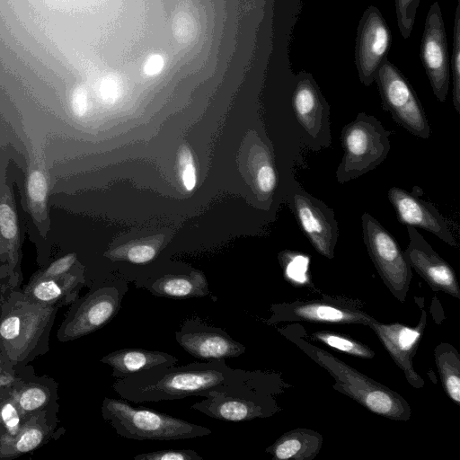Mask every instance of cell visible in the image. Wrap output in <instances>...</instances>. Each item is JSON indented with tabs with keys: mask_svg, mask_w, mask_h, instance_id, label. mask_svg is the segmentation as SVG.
Instances as JSON below:
<instances>
[{
	"mask_svg": "<svg viewBox=\"0 0 460 460\" xmlns=\"http://www.w3.org/2000/svg\"><path fill=\"white\" fill-rule=\"evenodd\" d=\"M252 373L232 368L224 358L213 359L180 367H154L118 378L112 387L122 399L136 403L172 401L207 397L213 391L234 392L250 381Z\"/></svg>",
	"mask_w": 460,
	"mask_h": 460,
	"instance_id": "obj_1",
	"label": "cell"
},
{
	"mask_svg": "<svg viewBox=\"0 0 460 460\" xmlns=\"http://www.w3.org/2000/svg\"><path fill=\"white\" fill-rule=\"evenodd\" d=\"M59 308L37 303L20 289L0 298V353L10 366L28 365L49 352Z\"/></svg>",
	"mask_w": 460,
	"mask_h": 460,
	"instance_id": "obj_2",
	"label": "cell"
},
{
	"mask_svg": "<svg viewBox=\"0 0 460 460\" xmlns=\"http://www.w3.org/2000/svg\"><path fill=\"white\" fill-rule=\"evenodd\" d=\"M289 339L333 377L334 390L349 396L367 410L393 420H409L408 402L391 388L369 378L332 354L315 347L303 338Z\"/></svg>",
	"mask_w": 460,
	"mask_h": 460,
	"instance_id": "obj_3",
	"label": "cell"
},
{
	"mask_svg": "<svg viewBox=\"0 0 460 460\" xmlns=\"http://www.w3.org/2000/svg\"><path fill=\"white\" fill-rule=\"evenodd\" d=\"M283 388L278 374L255 371L252 380L238 390L213 391L204 400L191 405V409L225 421L268 418L281 410L274 395L279 394Z\"/></svg>",
	"mask_w": 460,
	"mask_h": 460,
	"instance_id": "obj_4",
	"label": "cell"
},
{
	"mask_svg": "<svg viewBox=\"0 0 460 460\" xmlns=\"http://www.w3.org/2000/svg\"><path fill=\"white\" fill-rule=\"evenodd\" d=\"M102 418L116 433L135 440H178L204 437L212 433L208 428L143 406L133 407L125 399L105 397Z\"/></svg>",
	"mask_w": 460,
	"mask_h": 460,
	"instance_id": "obj_5",
	"label": "cell"
},
{
	"mask_svg": "<svg viewBox=\"0 0 460 460\" xmlns=\"http://www.w3.org/2000/svg\"><path fill=\"white\" fill-rule=\"evenodd\" d=\"M391 133L365 112L345 125L341 134L343 156L335 173L338 182L346 183L380 165L388 156Z\"/></svg>",
	"mask_w": 460,
	"mask_h": 460,
	"instance_id": "obj_6",
	"label": "cell"
},
{
	"mask_svg": "<svg viewBox=\"0 0 460 460\" xmlns=\"http://www.w3.org/2000/svg\"><path fill=\"white\" fill-rule=\"evenodd\" d=\"M363 239L383 282L403 303L412 278L411 267L395 238L367 212L361 217Z\"/></svg>",
	"mask_w": 460,
	"mask_h": 460,
	"instance_id": "obj_7",
	"label": "cell"
},
{
	"mask_svg": "<svg viewBox=\"0 0 460 460\" xmlns=\"http://www.w3.org/2000/svg\"><path fill=\"white\" fill-rule=\"evenodd\" d=\"M127 287L116 283L92 288L85 296L71 305L58 332L61 342L88 335L106 325L118 314Z\"/></svg>",
	"mask_w": 460,
	"mask_h": 460,
	"instance_id": "obj_8",
	"label": "cell"
},
{
	"mask_svg": "<svg viewBox=\"0 0 460 460\" xmlns=\"http://www.w3.org/2000/svg\"><path fill=\"white\" fill-rule=\"evenodd\" d=\"M377 84L383 108L411 134L427 139L431 130L425 111L411 84L388 58L378 69Z\"/></svg>",
	"mask_w": 460,
	"mask_h": 460,
	"instance_id": "obj_9",
	"label": "cell"
},
{
	"mask_svg": "<svg viewBox=\"0 0 460 460\" xmlns=\"http://www.w3.org/2000/svg\"><path fill=\"white\" fill-rule=\"evenodd\" d=\"M269 323L302 321L314 323L367 325L372 316L362 310L359 302L324 296L321 298L274 304Z\"/></svg>",
	"mask_w": 460,
	"mask_h": 460,
	"instance_id": "obj_10",
	"label": "cell"
},
{
	"mask_svg": "<svg viewBox=\"0 0 460 460\" xmlns=\"http://www.w3.org/2000/svg\"><path fill=\"white\" fill-rule=\"evenodd\" d=\"M289 207L314 250L327 259L334 257L339 226L333 209L306 192L297 182L288 194Z\"/></svg>",
	"mask_w": 460,
	"mask_h": 460,
	"instance_id": "obj_11",
	"label": "cell"
},
{
	"mask_svg": "<svg viewBox=\"0 0 460 460\" xmlns=\"http://www.w3.org/2000/svg\"><path fill=\"white\" fill-rule=\"evenodd\" d=\"M291 103L307 145L314 150L328 147L332 142L331 108L310 73L301 71L296 76Z\"/></svg>",
	"mask_w": 460,
	"mask_h": 460,
	"instance_id": "obj_12",
	"label": "cell"
},
{
	"mask_svg": "<svg viewBox=\"0 0 460 460\" xmlns=\"http://www.w3.org/2000/svg\"><path fill=\"white\" fill-rule=\"evenodd\" d=\"M392 44L391 30L376 6H369L359 20L355 63L359 81L369 86L375 82L376 73L387 59Z\"/></svg>",
	"mask_w": 460,
	"mask_h": 460,
	"instance_id": "obj_13",
	"label": "cell"
},
{
	"mask_svg": "<svg viewBox=\"0 0 460 460\" xmlns=\"http://www.w3.org/2000/svg\"><path fill=\"white\" fill-rule=\"evenodd\" d=\"M420 57L437 100L444 102L449 87V64L445 24L438 2L428 12Z\"/></svg>",
	"mask_w": 460,
	"mask_h": 460,
	"instance_id": "obj_14",
	"label": "cell"
},
{
	"mask_svg": "<svg viewBox=\"0 0 460 460\" xmlns=\"http://www.w3.org/2000/svg\"><path fill=\"white\" fill-rule=\"evenodd\" d=\"M426 323L427 316L424 310L421 311L418 324L413 327L400 323H382L373 317L367 323L402 371L408 383L417 389L424 386V380L414 369L412 358L424 334Z\"/></svg>",
	"mask_w": 460,
	"mask_h": 460,
	"instance_id": "obj_15",
	"label": "cell"
},
{
	"mask_svg": "<svg viewBox=\"0 0 460 460\" xmlns=\"http://www.w3.org/2000/svg\"><path fill=\"white\" fill-rule=\"evenodd\" d=\"M175 339L185 351L205 361L236 358L246 349L225 330L208 325L199 317L185 320Z\"/></svg>",
	"mask_w": 460,
	"mask_h": 460,
	"instance_id": "obj_16",
	"label": "cell"
},
{
	"mask_svg": "<svg viewBox=\"0 0 460 460\" xmlns=\"http://www.w3.org/2000/svg\"><path fill=\"white\" fill-rule=\"evenodd\" d=\"M388 199L401 224L424 229L452 247L459 246L449 222L431 203L422 199L415 188L409 192L392 187L388 190Z\"/></svg>",
	"mask_w": 460,
	"mask_h": 460,
	"instance_id": "obj_17",
	"label": "cell"
},
{
	"mask_svg": "<svg viewBox=\"0 0 460 460\" xmlns=\"http://www.w3.org/2000/svg\"><path fill=\"white\" fill-rule=\"evenodd\" d=\"M409 243L404 256L410 266L434 291L460 299V287L453 268L437 253L417 228L407 226Z\"/></svg>",
	"mask_w": 460,
	"mask_h": 460,
	"instance_id": "obj_18",
	"label": "cell"
},
{
	"mask_svg": "<svg viewBox=\"0 0 460 460\" xmlns=\"http://www.w3.org/2000/svg\"><path fill=\"white\" fill-rule=\"evenodd\" d=\"M59 407L28 414L15 435H0V460L16 458L32 452L65 432L58 427Z\"/></svg>",
	"mask_w": 460,
	"mask_h": 460,
	"instance_id": "obj_19",
	"label": "cell"
},
{
	"mask_svg": "<svg viewBox=\"0 0 460 460\" xmlns=\"http://www.w3.org/2000/svg\"><path fill=\"white\" fill-rule=\"evenodd\" d=\"M14 368L15 379L9 388L17 406L25 415L59 407L57 381L47 376H38L29 364Z\"/></svg>",
	"mask_w": 460,
	"mask_h": 460,
	"instance_id": "obj_20",
	"label": "cell"
},
{
	"mask_svg": "<svg viewBox=\"0 0 460 460\" xmlns=\"http://www.w3.org/2000/svg\"><path fill=\"white\" fill-rule=\"evenodd\" d=\"M84 282L83 273L75 268L58 277L31 279L22 291L37 303L62 307L79 297Z\"/></svg>",
	"mask_w": 460,
	"mask_h": 460,
	"instance_id": "obj_21",
	"label": "cell"
},
{
	"mask_svg": "<svg viewBox=\"0 0 460 460\" xmlns=\"http://www.w3.org/2000/svg\"><path fill=\"white\" fill-rule=\"evenodd\" d=\"M100 361L112 368V376L123 378L157 366H174L178 359L172 355L144 349H122L110 352Z\"/></svg>",
	"mask_w": 460,
	"mask_h": 460,
	"instance_id": "obj_22",
	"label": "cell"
},
{
	"mask_svg": "<svg viewBox=\"0 0 460 460\" xmlns=\"http://www.w3.org/2000/svg\"><path fill=\"white\" fill-rule=\"evenodd\" d=\"M323 436L313 429L298 428L284 433L266 448L275 460H313L320 452Z\"/></svg>",
	"mask_w": 460,
	"mask_h": 460,
	"instance_id": "obj_23",
	"label": "cell"
},
{
	"mask_svg": "<svg viewBox=\"0 0 460 460\" xmlns=\"http://www.w3.org/2000/svg\"><path fill=\"white\" fill-rule=\"evenodd\" d=\"M146 287L155 296L173 299L202 297L208 294L206 278L198 271L165 275L148 283Z\"/></svg>",
	"mask_w": 460,
	"mask_h": 460,
	"instance_id": "obj_24",
	"label": "cell"
},
{
	"mask_svg": "<svg viewBox=\"0 0 460 460\" xmlns=\"http://www.w3.org/2000/svg\"><path fill=\"white\" fill-rule=\"evenodd\" d=\"M435 362L447 395L460 405V354L451 344L441 342L434 349Z\"/></svg>",
	"mask_w": 460,
	"mask_h": 460,
	"instance_id": "obj_25",
	"label": "cell"
},
{
	"mask_svg": "<svg viewBox=\"0 0 460 460\" xmlns=\"http://www.w3.org/2000/svg\"><path fill=\"white\" fill-rule=\"evenodd\" d=\"M310 337L313 341H317L353 357L371 359L375 356V352L368 346L345 334L331 331H319L313 332Z\"/></svg>",
	"mask_w": 460,
	"mask_h": 460,
	"instance_id": "obj_26",
	"label": "cell"
},
{
	"mask_svg": "<svg viewBox=\"0 0 460 460\" xmlns=\"http://www.w3.org/2000/svg\"><path fill=\"white\" fill-rule=\"evenodd\" d=\"M27 199L29 210L35 220L42 222L47 216L48 181L40 170H32L27 179Z\"/></svg>",
	"mask_w": 460,
	"mask_h": 460,
	"instance_id": "obj_27",
	"label": "cell"
},
{
	"mask_svg": "<svg viewBox=\"0 0 460 460\" xmlns=\"http://www.w3.org/2000/svg\"><path fill=\"white\" fill-rule=\"evenodd\" d=\"M27 416L17 406L9 386H0V435H15Z\"/></svg>",
	"mask_w": 460,
	"mask_h": 460,
	"instance_id": "obj_28",
	"label": "cell"
},
{
	"mask_svg": "<svg viewBox=\"0 0 460 460\" xmlns=\"http://www.w3.org/2000/svg\"><path fill=\"white\" fill-rule=\"evenodd\" d=\"M453 72V105L460 113V0L457 1L453 31V53L451 58Z\"/></svg>",
	"mask_w": 460,
	"mask_h": 460,
	"instance_id": "obj_29",
	"label": "cell"
},
{
	"mask_svg": "<svg viewBox=\"0 0 460 460\" xmlns=\"http://www.w3.org/2000/svg\"><path fill=\"white\" fill-rule=\"evenodd\" d=\"M420 0H394L397 24L403 39L412 31Z\"/></svg>",
	"mask_w": 460,
	"mask_h": 460,
	"instance_id": "obj_30",
	"label": "cell"
},
{
	"mask_svg": "<svg viewBox=\"0 0 460 460\" xmlns=\"http://www.w3.org/2000/svg\"><path fill=\"white\" fill-rule=\"evenodd\" d=\"M135 460H202L198 452L190 449H164L142 453L134 456Z\"/></svg>",
	"mask_w": 460,
	"mask_h": 460,
	"instance_id": "obj_31",
	"label": "cell"
},
{
	"mask_svg": "<svg viewBox=\"0 0 460 460\" xmlns=\"http://www.w3.org/2000/svg\"><path fill=\"white\" fill-rule=\"evenodd\" d=\"M179 169L182 184L186 190H192L197 183L196 169L191 152L187 146H182L179 152Z\"/></svg>",
	"mask_w": 460,
	"mask_h": 460,
	"instance_id": "obj_32",
	"label": "cell"
},
{
	"mask_svg": "<svg viewBox=\"0 0 460 460\" xmlns=\"http://www.w3.org/2000/svg\"><path fill=\"white\" fill-rule=\"evenodd\" d=\"M75 263V254H66L54 261L46 268L36 272L31 279L52 278L66 274L76 268Z\"/></svg>",
	"mask_w": 460,
	"mask_h": 460,
	"instance_id": "obj_33",
	"label": "cell"
},
{
	"mask_svg": "<svg viewBox=\"0 0 460 460\" xmlns=\"http://www.w3.org/2000/svg\"><path fill=\"white\" fill-rule=\"evenodd\" d=\"M174 37L181 43H188L195 37V24L191 17L185 13H178L172 22Z\"/></svg>",
	"mask_w": 460,
	"mask_h": 460,
	"instance_id": "obj_34",
	"label": "cell"
},
{
	"mask_svg": "<svg viewBox=\"0 0 460 460\" xmlns=\"http://www.w3.org/2000/svg\"><path fill=\"white\" fill-rule=\"evenodd\" d=\"M99 90L103 102L110 104L114 103L121 94V81L118 75H109L102 79Z\"/></svg>",
	"mask_w": 460,
	"mask_h": 460,
	"instance_id": "obj_35",
	"label": "cell"
},
{
	"mask_svg": "<svg viewBox=\"0 0 460 460\" xmlns=\"http://www.w3.org/2000/svg\"><path fill=\"white\" fill-rule=\"evenodd\" d=\"M155 254L156 250L152 245L137 244L129 247L123 256L130 262L141 264L152 261Z\"/></svg>",
	"mask_w": 460,
	"mask_h": 460,
	"instance_id": "obj_36",
	"label": "cell"
},
{
	"mask_svg": "<svg viewBox=\"0 0 460 460\" xmlns=\"http://www.w3.org/2000/svg\"><path fill=\"white\" fill-rule=\"evenodd\" d=\"M71 110L77 117H83L88 109L87 91L84 86H76L71 94Z\"/></svg>",
	"mask_w": 460,
	"mask_h": 460,
	"instance_id": "obj_37",
	"label": "cell"
},
{
	"mask_svg": "<svg viewBox=\"0 0 460 460\" xmlns=\"http://www.w3.org/2000/svg\"><path fill=\"white\" fill-rule=\"evenodd\" d=\"M257 184L262 192H270L276 183V177L271 166L264 165L257 173Z\"/></svg>",
	"mask_w": 460,
	"mask_h": 460,
	"instance_id": "obj_38",
	"label": "cell"
},
{
	"mask_svg": "<svg viewBox=\"0 0 460 460\" xmlns=\"http://www.w3.org/2000/svg\"><path fill=\"white\" fill-rule=\"evenodd\" d=\"M164 67V58L160 54L149 55L143 66L144 74L148 76L159 75Z\"/></svg>",
	"mask_w": 460,
	"mask_h": 460,
	"instance_id": "obj_39",
	"label": "cell"
},
{
	"mask_svg": "<svg viewBox=\"0 0 460 460\" xmlns=\"http://www.w3.org/2000/svg\"><path fill=\"white\" fill-rule=\"evenodd\" d=\"M15 379V368L0 353V386H10Z\"/></svg>",
	"mask_w": 460,
	"mask_h": 460,
	"instance_id": "obj_40",
	"label": "cell"
}]
</instances>
